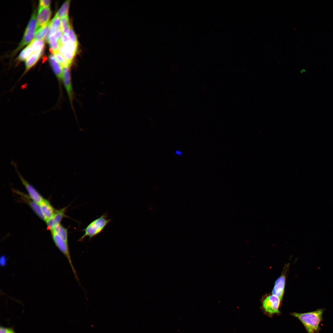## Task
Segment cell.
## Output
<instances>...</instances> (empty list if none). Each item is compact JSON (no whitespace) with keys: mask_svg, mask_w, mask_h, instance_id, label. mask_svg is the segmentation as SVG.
I'll return each mask as SVG.
<instances>
[{"mask_svg":"<svg viewBox=\"0 0 333 333\" xmlns=\"http://www.w3.org/2000/svg\"><path fill=\"white\" fill-rule=\"evenodd\" d=\"M325 309L303 313L292 312L290 315L298 319L307 333H318L321 330L320 323L323 321V315Z\"/></svg>","mask_w":333,"mask_h":333,"instance_id":"cell-1","label":"cell"},{"mask_svg":"<svg viewBox=\"0 0 333 333\" xmlns=\"http://www.w3.org/2000/svg\"><path fill=\"white\" fill-rule=\"evenodd\" d=\"M261 302V309L264 314L272 318L274 315L281 314L282 300L278 297L272 294H266L262 297Z\"/></svg>","mask_w":333,"mask_h":333,"instance_id":"cell-2","label":"cell"},{"mask_svg":"<svg viewBox=\"0 0 333 333\" xmlns=\"http://www.w3.org/2000/svg\"><path fill=\"white\" fill-rule=\"evenodd\" d=\"M107 215L104 214L95 219L89 224L82 231L84 234L78 240V241H82L86 237L90 240L100 233L104 229L111 220L107 218Z\"/></svg>","mask_w":333,"mask_h":333,"instance_id":"cell-3","label":"cell"},{"mask_svg":"<svg viewBox=\"0 0 333 333\" xmlns=\"http://www.w3.org/2000/svg\"><path fill=\"white\" fill-rule=\"evenodd\" d=\"M69 66L63 67L62 82L68 96L72 109L76 116L73 105L75 94L73 90Z\"/></svg>","mask_w":333,"mask_h":333,"instance_id":"cell-4","label":"cell"},{"mask_svg":"<svg viewBox=\"0 0 333 333\" xmlns=\"http://www.w3.org/2000/svg\"><path fill=\"white\" fill-rule=\"evenodd\" d=\"M35 12L33 13L28 24L23 38L16 51H18L25 45L31 42L34 38L36 31L37 22Z\"/></svg>","mask_w":333,"mask_h":333,"instance_id":"cell-5","label":"cell"},{"mask_svg":"<svg viewBox=\"0 0 333 333\" xmlns=\"http://www.w3.org/2000/svg\"><path fill=\"white\" fill-rule=\"evenodd\" d=\"M11 163L15 169L22 183L25 187L28 193L29 197L33 201L39 204L44 199L35 188L27 181L22 176L18 171L16 163L13 161Z\"/></svg>","mask_w":333,"mask_h":333,"instance_id":"cell-6","label":"cell"},{"mask_svg":"<svg viewBox=\"0 0 333 333\" xmlns=\"http://www.w3.org/2000/svg\"><path fill=\"white\" fill-rule=\"evenodd\" d=\"M78 45V43H75L71 40L63 44H59L58 51L71 65L76 54Z\"/></svg>","mask_w":333,"mask_h":333,"instance_id":"cell-7","label":"cell"},{"mask_svg":"<svg viewBox=\"0 0 333 333\" xmlns=\"http://www.w3.org/2000/svg\"><path fill=\"white\" fill-rule=\"evenodd\" d=\"M289 267V264L286 265L282 274L275 281L272 292V294L278 297L282 300L284 294L286 274Z\"/></svg>","mask_w":333,"mask_h":333,"instance_id":"cell-8","label":"cell"},{"mask_svg":"<svg viewBox=\"0 0 333 333\" xmlns=\"http://www.w3.org/2000/svg\"><path fill=\"white\" fill-rule=\"evenodd\" d=\"M51 14V11L49 7H39L36 18V31L49 22Z\"/></svg>","mask_w":333,"mask_h":333,"instance_id":"cell-9","label":"cell"},{"mask_svg":"<svg viewBox=\"0 0 333 333\" xmlns=\"http://www.w3.org/2000/svg\"><path fill=\"white\" fill-rule=\"evenodd\" d=\"M17 194L20 195L22 199L27 204L34 212L42 220L45 221V218L42 212L39 204L31 199L29 196L19 191L13 190Z\"/></svg>","mask_w":333,"mask_h":333,"instance_id":"cell-10","label":"cell"},{"mask_svg":"<svg viewBox=\"0 0 333 333\" xmlns=\"http://www.w3.org/2000/svg\"><path fill=\"white\" fill-rule=\"evenodd\" d=\"M67 208V207H65L59 210H56L52 217L46 221L47 229L51 231L60 224V222L64 217Z\"/></svg>","mask_w":333,"mask_h":333,"instance_id":"cell-11","label":"cell"},{"mask_svg":"<svg viewBox=\"0 0 333 333\" xmlns=\"http://www.w3.org/2000/svg\"><path fill=\"white\" fill-rule=\"evenodd\" d=\"M39 204L46 221L52 217L56 210H55L49 201L47 199H44Z\"/></svg>","mask_w":333,"mask_h":333,"instance_id":"cell-12","label":"cell"},{"mask_svg":"<svg viewBox=\"0 0 333 333\" xmlns=\"http://www.w3.org/2000/svg\"><path fill=\"white\" fill-rule=\"evenodd\" d=\"M50 64L57 79L60 82H62L63 67L56 60L54 55L51 54L49 56Z\"/></svg>","mask_w":333,"mask_h":333,"instance_id":"cell-13","label":"cell"},{"mask_svg":"<svg viewBox=\"0 0 333 333\" xmlns=\"http://www.w3.org/2000/svg\"><path fill=\"white\" fill-rule=\"evenodd\" d=\"M43 50L36 51L31 55L25 62L26 68L24 74L37 63L41 56Z\"/></svg>","mask_w":333,"mask_h":333,"instance_id":"cell-14","label":"cell"},{"mask_svg":"<svg viewBox=\"0 0 333 333\" xmlns=\"http://www.w3.org/2000/svg\"><path fill=\"white\" fill-rule=\"evenodd\" d=\"M51 21L37 31L32 40H42L44 38L45 39L49 31Z\"/></svg>","mask_w":333,"mask_h":333,"instance_id":"cell-15","label":"cell"},{"mask_svg":"<svg viewBox=\"0 0 333 333\" xmlns=\"http://www.w3.org/2000/svg\"><path fill=\"white\" fill-rule=\"evenodd\" d=\"M61 18L55 16L51 21L50 28L49 33L45 39L47 40L48 37L55 33L59 29H61Z\"/></svg>","mask_w":333,"mask_h":333,"instance_id":"cell-16","label":"cell"},{"mask_svg":"<svg viewBox=\"0 0 333 333\" xmlns=\"http://www.w3.org/2000/svg\"><path fill=\"white\" fill-rule=\"evenodd\" d=\"M35 52L34 48L30 43L21 52L18 56V60L21 61H26L31 55Z\"/></svg>","mask_w":333,"mask_h":333,"instance_id":"cell-17","label":"cell"},{"mask_svg":"<svg viewBox=\"0 0 333 333\" xmlns=\"http://www.w3.org/2000/svg\"><path fill=\"white\" fill-rule=\"evenodd\" d=\"M50 47V51L54 54L58 51L59 41L52 34L49 36L47 40Z\"/></svg>","mask_w":333,"mask_h":333,"instance_id":"cell-18","label":"cell"},{"mask_svg":"<svg viewBox=\"0 0 333 333\" xmlns=\"http://www.w3.org/2000/svg\"><path fill=\"white\" fill-rule=\"evenodd\" d=\"M70 3V0H68L65 1L57 12L55 16L60 18L68 16Z\"/></svg>","mask_w":333,"mask_h":333,"instance_id":"cell-19","label":"cell"},{"mask_svg":"<svg viewBox=\"0 0 333 333\" xmlns=\"http://www.w3.org/2000/svg\"><path fill=\"white\" fill-rule=\"evenodd\" d=\"M51 231L54 232L63 239L68 241L67 229L60 224L55 227Z\"/></svg>","mask_w":333,"mask_h":333,"instance_id":"cell-20","label":"cell"},{"mask_svg":"<svg viewBox=\"0 0 333 333\" xmlns=\"http://www.w3.org/2000/svg\"><path fill=\"white\" fill-rule=\"evenodd\" d=\"M54 56L56 60L63 67L70 66L71 65L68 61L58 51L54 54Z\"/></svg>","mask_w":333,"mask_h":333,"instance_id":"cell-21","label":"cell"},{"mask_svg":"<svg viewBox=\"0 0 333 333\" xmlns=\"http://www.w3.org/2000/svg\"><path fill=\"white\" fill-rule=\"evenodd\" d=\"M60 23L61 29L63 33L72 27L68 16L61 18Z\"/></svg>","mask_w":333,"mask_h":333,"instance_id":"cell-22","label":"cell"},{"mask_svg":"<svg viewBox=\"0 0 333 333\" xmlns=\"http://www.w3.org/2000/svg\"><path fill=\"white\" fill-rule=\"evenodd\" d=\"M63 34L66 35L69 39L74 43H78L76 35L72 27Z\"/></svg>","mask_w":333,"mask_h":333,"instance_id":"cell-23","label":"cell"},{"mask_svg":"<svg viewBox=\"0 0 333 333\" xmlns=\"http://www.w3.org/2000/svg\"><path fill=\"white\" fill-rule=\"evenodd\" d=\"M0 333H16L12 327H6L1 326Z\"/></svg>","mask_w":333,"mask_h":333,"instance_id":"cell-24","label":"cell"},{"mask_svg":"<svg viewBox=\"0 0 333 333\" xmlns=\"http://www.w3.org/2000/svg\"><path fill=\"white\" fill-rule=\"evenodd\" d=\"M50 0H40L39 1V7H49L51 3Z\"/></svg>","mask_w":333,"mask_h":333,"instance_id":"cell-25","label":"cell"},{"mask_svg":"<svg viewBox=\"0 0 333 333\" xmlns=\"http://www.w3.org/2000/svg\"><path fill=\"white\" fill-rule=\"evenodd\" d=\"M175 154L178 156H181L183 155V152L179 150H176L175 151Z\"/></svg>","mask_w":333,"mask_h":333,"instance_id":"cell-26","label":"cell"}]
</instances>
